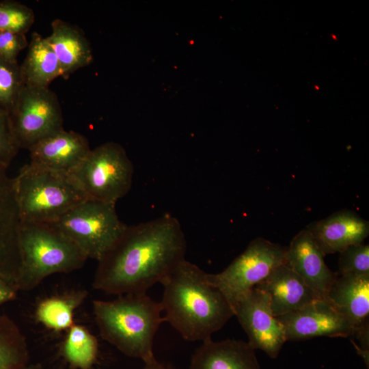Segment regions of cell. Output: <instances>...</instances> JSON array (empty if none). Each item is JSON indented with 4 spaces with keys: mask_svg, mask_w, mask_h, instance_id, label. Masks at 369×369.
I'll return each mask as SVG.
<instances>
[{
    "mask_svg": "<svg viewBox=\"0 0 369 369\" xmlns=\"http://www.w3.org/2000/svg\"><path fill=\"white\" fill-rule=\"evenodd\" d=\"M186 248L184 232L174 217L127 226L98 261L93 288L118 295L146 293L185 259Z\"/></svg>",
    "mask_w": 369,
    "mask_h": 369,
    "instance_id": "1",
    "label": "cell"
},
{
    "mask_svg": "<svg viewBox=\"0 0 369 369\" xmlns=\"http://www.w3.org/2000/svg\"><path fill=\"white\" fill-rule=\"evenodd\" d=\"M161 303L168 322L188 341L211 339L234 316L221 292L208 279V273L186 259L180 262L161 282Z\"/></svg>",
    "mask_w": 369,
    "mask_h": 369,
    "instance_id": "2",
    "label": "cell"
},
{
    "mask_svg": "<svg viewBox=\"0 0 369 369\" xmlns=\"http://www.w3.org/2000/svg\"><path fill=\"white\" fill-rule=\"evenodd\" d=\"M93 311L100 336L124 355L146 362L153 358V342L165 322L160 302L146 293L118 295L112 301L94 300Z\"/></svg>",
    "mask_w": 369,
    "mask_h": 369,
    "instance_id": "3",
    "label": "cell"
},
{
    "mask_svg": "<svg viewBox=\"0 0 369 369\" xmlns=\"http://www.w3.org/2000/svg\"><path fill=\"white\" fill-rule=\"evenodd\" d=\"M21 221L50 223L87 199L71 174L24 165L13 178Z\"/></svg>",
    "mask_w": 369,
    "mask_h": 369,
    "instance_id": "4",
    "label": "cell"
},
{
    "mask_svg": "<svg viewBox=\"0 0 369 369\" xmlns=\"http://www.w3.org/2000/svg\"><path fill=\"white\" fill-rule=\"evenodd\" d=\"M19 290L38 286L51 275L81 269L87 258L71 241L46 223L21 221Z\"/></svg>",
    "mask_w": 369,
    "mask_h": 369,
    "instance_id": "5",
    "label": "cell"
},
{
    "mask_svg": "<svg viewBox=\"0 0 369 369\" xmlns=\"http://www.w3.org/2000/svg\"><path fill=\"white\" fill-rule=\"evenodd\" d=\"M46 224L71 241L87 259L97 261L114 245L127 227L120 219L115 204L89 198Z\"/></svg>",
    "mask_w": 369,
    "mask_h": 369,
    "instance_id": "6",
    "label": "cell"
},
{
    "mask_svg": "<svg viewBox=\"0 0 369 369\" xmlns=\"http://www.w3.org/2000/svg\"><path fill=\"white\" fill-rule=\"evenodd\" d=\"M133 173L124 148L107 142L91 149L71 174L87 198L115 204L130 191Z\"/></svg>",
    "mask_w": 369,
    "mask_h": 369,
    "instance_id": "7",
    "label": "cell"
},
{
    "mask_svg": "<svg viewBox=\"0 0 369 369\" xmlns=\"http://www.w3.org/2000/svg\"><path fill=\"white\" fill-rule=\"evenodd\" d=\"M286 249L264 238H256L223 271L208 273V279L221 292L232 308L241 297L263 281L275 268L285 263Z\"/></svg>",
    "mask_w": 369,
    "mask_h": 369,
    "instance_id": "8",
    "label": "cell"
},
{
    "mask_svg": "<svg viewBox=\"0 0 369 369\" xmlns=\"http://www.w3.org/2000/svg\"><path fill=\"white\" fill-rule=\"evenodd\" d=\"M9 115L20 149L29 150L40 140L64 129L58 97L49 87L24 86Z\"/></svg>",
    "mask_w": 369,
    "mask_h": 369,
    "instance_id": "9",
    "label": "cell"
},
{
    "mask_svg": "<svg viewBox=\"0 0 369 369\" xmlns=\"http://www.w3.org/2000/svg\"><path fill=\"white\" fill-rule=\"evenodd\" d=\"M232 309L248 336V344L254 350H262L271 358H277L286 339L284 326L272 312L269 295L254 287Z\"/></svg>",
    "mask_w": 369,
    "mask_h": 369,
    "instance_id": "10",
    "label": "cell"
},
{
    "mask_svg": "<svg viewBox=\"0 0 369 369\" xmlns=\"http://www.w3.org/2000/svg\"><path fill=\"white\" fill-rule=\"evenodd\" d=\"M276 318L284 326L286 341L319 336L347 338L353 333L349 322L325 299H316Z\"/></svg>",
    "mask_w": 369,
    "mask_h": 369,
    "instance_id": "11",
    "label": "cell"
},
{
    "mask_svg": "<svg viewBox=\"0 0 369 369\" xmlns=\"http://www.w3.org/2000/svg\"><path fill=\"white\" fill-rule=\"evenodd\" d=\"M325 255L307 229L301 230L286 249L285 264L294 271L319 299L326 300L338 277L326 264Z\"/></svg>",
    "mask_w": 369,
    "mask_h": 369,
    "instance_id": "12",
    "label": "cell"
},
{
    "mask_svg": "<svg viewBox=\"0 0 369 369\" xmlns=\"http://www.w3.org/2000/svg\"><path fill=\"white\" fill-rule=\"evenodd\" d=\"M8 167L0 165V276L16 282L20 266V218L15 198L13 178Z\"/></svg>",
    "mask_w": 369,
    "mask_h": 369,
    "instance_id": "13",
    "label": "cell"
},
{
    "mask_svg": "<svg viewBox=\"0 0 369 369\" xmlns=\"http://www.w3.org/2000/svg\"><path fill=\"white\" fill-rule=\"evenodd\" d=\"M91 150L82 134L62 129L40 140L29 150L31 164L71 174Z\"/></svg>",
    "mask_w": 369,
    "mask_h": 369,
    "instance_id": "14",
    "label": "cell"
},
{
    "mask_svg": "<svg viewBox=\"0 0 369 369\" xmlns=\"http://www.w3.org/2000/svg\"><path fill=\"white\" fill-rule=\"evenodd\" d=\"M325 255L340 253L348 247L361 244L369 234V223L355 212L344 209L306 228Z\"/></svg>",
    "mask_w": 369,
    "mask_h": 369,
    "instance_id": "15",
    "label": "cell"
},
{
    "mask_svg": "<svg viewBox=\"0 0 369 369\" xmlns=\"http://www.w3.org/2000/svg\"><path fill=\"white\" fill-rule=\"evenodd\" d=\"M257 287L269 297L275 317L299 310L319 299L303 280L283 263L275 268Z\"/></svg>",
    "mask_w": 369,
    "mask_h": 369,
    "instance_id": "16",
    "label": "cell"
},
{
    "mask_svg": "<svg viewBox=\"0 0 369 369\" xmlns=\"http://www.w3.org/2000/svg\"><path fill=\"white\" fill-rule=\"evenodd\" d=\"M326 300L349 322L353 333L368 326L369 275H338L328 291Z\"/></svg>",
    "mask_w": 369,
    "mask_h": 369,
    "instance_id": "17",
    "label": "cell"
},
{
    "mask_svg": "<svg viewBox=\"0 0 369 369\" xmlns=\"http://www.w3.org/2000/svg\"><path fill=\"white\" fill-rule=\"evenodd\" d=\"M190 369H260L255 350L243 340L202 342L193 354Z\"/></svg>",
    "mask_w": 369,
    "mask_h": 369,
    "instance_id": "18",
    "label": "cell"
},
{
    "mask_svg": "<svg viewBox=\"0 0 369 369\" xmlns=\"http://www.w3.org/2000/svg\"><path fill=\"white\" fill-rule=\"evenodd\" d=\"M51 29L46 38L59 60L62 77L68 79L92 62V46L81 29L59 18L52 22Z\"/></svg>",
    "mask_w": 369,
    "mask_h": 369,
    "instance_id": "19",
    "label": "cell"
},
{
    "mask_svg": "<svg viewBox=\"0 0 369 369\" xmlns=\"http://www.w3.org/2000/svg\"><path fill=\"white\" fill-rule=\"evenodd\" d=\"M25 86L49 87L62 76L59 60L46 38L38 32L31 34L27 55L20 64Z\"/></svg>",
    "mask_w": 369,
    "mask_h": 369,
    "instance_id": "20",
    "label": "cell"
},
{
    "mask_svg": "<svg viewBox=\"0 0 369 369\" xmlns=\"http://www.w3.org/2000/svg\"><path fill=\"white\" fill-rule=\"evenodd\" d=\"M87 296L86 291L53 297L40 302L36 311L38 320L45 327L60 331L74 325V313Z\"/></svg>",
    "mask_w": 369,
    "mask_h": 369,
    "instance_id": "21",
    "label": "cell"
},
{
    "mask_svg": "<svg viewBox=\"0 0 369 369\" xmlns=\"http://www.w3.org/2000/svg\"><path fill=\"white\" fill-rule=\"evenodd\" d=\"M28 360L25 335L12 318L0 314V369H21Z\"/></svg>",
    "mask_w": 369,
    "mask_h": 369,
    "instance_id": "22",
    "label": "cell"
},
{
    "mask_svg": "<svg viewBox=\"0 0 369 369\" xmlns=\"http://www.w3.org/2000/svg\"><path fill=\"white\" fill-rule=\"evenodd\" d=\"M98 351L97 339L86 327L74 324L68 329L62 355L70 366L90 369L97 359Z\"/></svg>",
    "mask_w": 369,
    "mask_h": 369,
    "instance_id": "23",
    "label": "cell"
},
{
    "mask_svg": "<svg viewBox=\"0 0 369 369\" xmlns=\"http://www.w3.org/2000/svg\"><path fill=\"white\" fill-rule=\"evenodd\" d=\"M24 86L20 64L0 58V109L10 114Z\"/></svg>",
    "mask_w": 369,
    "mask_h": 369,
    "instance_id": "24",
    "label": "cell"
},
{
    "mask_svg": "<svg viewBox=\"0 0 369 369\" xmlns=\"http://www.w3.org/2000/svg\"><path fill=\"white\" fill-rule=\"evenodd\" d=\"M35 21L31 8L13 0H0V31L24 33Z\"/></svg>",
    "mask_w": 369,
    "mask_h": 369,
    "instance_id": "25",
    "label": "cell"
},
{
    "mask_svg": "<svg viewBox=\"0 0 369 369\" xmlns=\"http://www.w3.org/2000/svg\"><path fill=\"white\" fill-rule=\"evenodd\" d=\"M338 275H369V245L357 244L340 253Z\"/></svg>",
    "mask_w": 369,
    "mask_h": 369,
    "instance_id": "26",
    "label": "cell"
},
{
    "mask_svg": "<svg viewBox=\"0 0 369 369\" xmlns=\"http://www.w3.org/2000/svg\"><path fill=\"white\" fill-rule=\"evenodd\" d=\"M19 149L10 115L0 109V165L8 167Z\"/></svg>",
    "mask_w": 369,
    "mask_h": 369,
    "instance_id": "27",
    "label": "cell"
},
{
    "mask_svg": "<svg viewBox=\"0 0 369 369\" xmlns=\"http://www.w3.org/2000/svg\"><path fill=\"white\" fill-rule=\"evenodd\" d=\"M28 44L26 34L0 31V58L10 62H18V54Z\"/></svg>",
    "mask_w": 369,
    "mask_h": 369,
    "instance_id": "28",
    "label": "cell"
},
{
    "mask_svg": "<svg viewBox=\"0 0 369 369\" xmlns=\"http://www.w3.org/2000/svg\"><path fill=\"white\" fill-rule=\"evenodd\" d=\"M18 291L16 282L0 276V305L14 300Z\"/></svg>",
    "mask_w": 369,
    "mask_h": 369,
    "instance_id": "29",
    "label": "cell"
},
{
    "mask_svg": "<svg viewBox=\"0 0 369 369\" xmlns=\"http://www.w3.org/2000/svg\"><path fill=\"white\" fill-rule=\"evenodd\" d=\"M142 369H174L170 366L159 362L155 357L144 362Z\"/></svg>",
    "mask_w": 369,
    "mask_h": 369,
    "instance_id": "30",
    "label": "cell"
},
{
    "mask_svg": "<svg viewBox=\"0 0 369 369\" xmlns=\"http://www.w3.org/2000/svg\"><path fill=\"white\" fill-rule=\"evenodd\" d=\"M351 343L353 344V346L355 347L357 353L361 357L363 360L364 361L368 369L369 366V349L363 348L361 346H358L355 342L351 340Z\"/></svg>",
    "mask_w": 369,
    "mask_h": 369,
    "instance_id": "31",
    "label": "cell"
},
{
    "mask_svg": "<svg viewBox=\"0 0 369 369\" xmlns=\"http://www.w3.org/2000/svg\"><path fill=\"white\" fill-rule=\"evenodd\" d=\"M21 369H44L41 366L38 365H26Z\"/></svg>",
    "mask_w": 369,
    "mask_h": 369,
    "instance_id": "32",
    "label": "cell"
}]
</instances>
